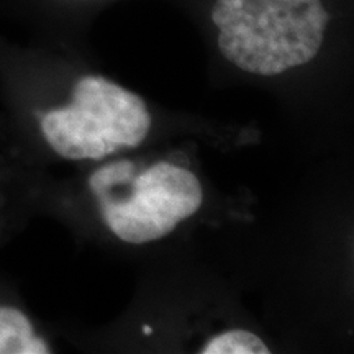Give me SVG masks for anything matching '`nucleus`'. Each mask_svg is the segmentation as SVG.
I'll return each mask as SVG.
<instances>
[{"mask_svg": "<svg viewBox=\"0 0 354 354\" xmlns=\"http://www.w3.org/2000/svg\"><path fill=\"white\" fill-rule=\"evenodd\" d=\"M212 20L230 63L277 76L317 56L330 13L322 0H216Z\"/></svg>", "mask_w": 354, "mask_h": 354, "instance_id": "f257e3e1", "label": "nucleus"}, {"mask_svg": "<svg viewBox=\"0 0 354 354\" xmlns=\"http://www.w3.org/2000/svg\"><path fill=\"white\" fill-rule=\"evenodd\" d=\"M50 346L33 333L20 310L0 307V354H48Z\"/></svg>", "mask_w": 354, "mask_h": 354, "instance_id": "f03ea898", "label": "nucleus"}, {"mask_svg": "<svg viewBox=\"0 0 354 354\" xmlns=\"http://www.w3.org/2000/svg\"><path fill=\"white\" fill-rule=\"evenodd\" d=\"M202 354H269V348L254 333L232 330L215 336L203 346Z\"/></svg>", "mask_w": 354, "mask_h": 354, "instance_id": "7ed1b4c3", "label": "nucleus"}, {"mask_svg": "<svg viewBox=\"0 0 354 354\" xmlns=\"http://www.w3.org/2000/svg\"><path fill=\"white\" fill-rule=\"evenodd\" d=\"M133 169H135V167H133L131 162L127 161L115 162V165L102 167V169L95 171L94 174L91 176V179H88V187H91V190L97 197L107 196V189L110 185L123 183V180L131 176Z\"/></svg>", "mask_w": 354, "mask_h": 354, "instance_id": "20e7f679", "label": "nucleus"}, {"mask_svg": "<svg viewBox=\"0 0 354 354\" xmlns=\"http://www.w3.org/2000/svg\"><path fill=\"white\" fill-rule=\"evenodd\" d=\"M143 331H145V335H149L153 331V328H149V326H143Z\"/></svg>", "mask_w": 354, "mask_h": 354, "instance_id": "39448f33", "label": "nucleus"}]
</instances>
